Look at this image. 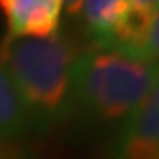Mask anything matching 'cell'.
Instances as JSON below:
<instances>
[{"label":"cell","mask_w":159,"mask_h":159,"mask_svg":"<svg viewBox=\"0 0 159 159\" xmlns=\"http://www.w3.org/2000/svg\"><path fill=\"white\" fill-rule=\"evenodd\" d=\"M10 39L58 37L63 12L61 0H0Z\"/></svg>","instance_id":"cell-4"},{"label":"cell","mask_w":159,"mask_h":159,"mask_svg":"<svg viewBox=\"0 0 159 159\" xmlns=\"http://www.w3.org/2000/svg\"><path fill=\"white\" fill-rule=\"evenodd\" d=\"M115 159H159V83L142 106L125 119Z\"/></svg>","instance_id":"cell-3"},{"label":"cell","mask_w":159,"mask_h":159,"mask_svg":"<svg viewBox=\"0 0 159 159\" xmlns=\"http://www.w3.org/2000/svg\"><path fill=\"white\" fill-rule=\"evenodd\" d=\"M159 83V63L109 48H92L73 60V100L100 121L127 119Z\"/></svg>","instance_id":"cell-2"},{"label":"cell","mask_w":159,"mask_h":159,"mask_svg":"<svg viewBox=\"0 0 159 159\" xmlns=\"http://www.w3.org/2000/svg\"><path fill=\"white\" fill-rule=\"evenodd\" d=\"M138 60L150 61V63H159V6H157L155 17L152 21V27L148 31L146 42L138 54Z\"/></svg>","instance_id":"cell-7"},{"label":"cell","mask_w":159,"mask_h":159,"mask_svg":"<svg viewBox=\"0 0 159 159\" xmlns=\"http://www.w3.org/2000/svg\"><path fill=\"white\" fill-rule=\"evenodd\" d=\"M40 129L19 90L0 65V140H14L27 130Z\"/></svg>","instance_id":"cell-5"},{"label":"cell","mask_w":159,"mask_h":159,"mask_svg":"<svg viewBox=\"0 0 159 159\" xmlns=\"http://www.w3.org/2000/svg\"><path fill=\"white\" fill-rule=\"evenodd\" d=\"M127 2L129 0H88V2H81L79 16L84 19V25L92 33L96 46H102L109 39L121 16L127 10Z\"/></svg>","instance_id":"cell-6"},{"label":"cell","mask_w":159,"mask_h":159,"mask_svg":"<svg viewBox=\"0 0 159 159\" xmlns=\"http://www.w3.org/2000/svg\"><path fill=\"white\" fill-rule=\"evenodd\" d=\"M0 65L19 90L39 127L63 121L73 109V50L61 37L10 39L0 44Z\"/></svg>","instance_id":"cell-1"},{"label":"cell","mask_w":159,"mask_h":159,"mask_svg":"<svg viewBox=\"0 0 159 159\" xmlns=\"http://www.w3.org/2000/svg\"><path fill=\"white\" fill-rule=\"evenodd\" d=\"M0 159H31L21 146L12 140H0Z\"/></svg>","instance_id":"cell-8"}]
</instances>
